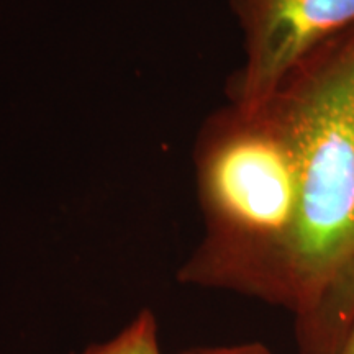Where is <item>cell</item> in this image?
Segmentation results:
<instances>
[{
  "label": "cell",
  "mask_w": 354,
  "mask_h": 354,
  "mask_svg": "<svg viewBox=\"0 0 354 354\" xmlns=\"http://www.w3.org/2000/svg\"><path fill=\"white\" fill-rule=\"evenodd\" d=\"M268 100L299 165L297 216L271 305L294 315L299 354H336V305L354 266V26L310 53Z\"/></svg>",
  "instance_id": "obj_1"
},
{
  "label": "cell",
  "mask_w": 354,
  "mask_h": 354,
  "mask_svg": "<svg viewBox=\"0 0 354 354\" xmlns=\"http://www.w3.org/2000/svg\"><path fill=\"white\" fill-rule=\"evenodd\" d=\"M203 238L177 281L272 302L299 209V165L276 105L228 104L203 123L194 149Z\"/></svg>",
  "instance_id": "obj_2"
},
{
  "label": "cell",
  "mask_w": 354,
  "mask_h": 354,
  "mask_svg": "<svg viewBox=\"0 0 354 354\" xmlns=\"http://www.w3.org/2000/svg\"><path fill=\"white\" fill-rule=\"evenodd\" d=\"M243 37V64L227 84L228 102L256 109L287 74L354 26V0H230Z\"/></svg>",
  "instance_id": "obj_3"
},
{
  "label": "cell",
  "mask_w": 354,
  "mask_h": 354,
  "mask_svg": "<svg viewBox=\"0 0 354 354\" xmlns=\"http://www.w3.org/2000/svg\"><path fill=\"white\" fill-rule=\"evenodd\" d=\"M73 354H162L156 313L143 308L107 342L94 343Z\"/></svg>",
  "instance_id": "obj_4"
},
{
  "label": "cell",
  "mask_w": 354,
  "mask_h": 354,
  "mask_svg": "<svg viewBox=\"0 0 354 354\" xmlns=\"http://www.w3.org/2000/svg\"><path fill=\"white\" fill-rule=\"evenodd\" d=\"M354 322V266L349 272V277L344 284L342 295H339L338 305L335 312V333L338 338L339 348L346 338L349 328Z\"/></svg>",
  "instance_id": "obj_5"
},
{
  "label": "cell",
  "mask_w": 354,
  "mask_h": 354,
  "mask_svg": "<svg viewBox=\"0 0 354 354\" xmlns=\"http://www.w3.org/2000/svg\"><path fill=\"white\" fill-rule=\"evenodd\" d=\"M174 354H274L266 344L259 342L232 344V346H197L183 349Z\"/></svg>",
  "instance_id": "obj_6"
},
{
  "label": "cell",
  "mask_w": 354,
  "mask_h": 354,
  "mask_svg": "<svg viewBox=\"0 0 354 354\" xmlns=\"http://www.w3.org/2000/svg\"><path fill=\"white\" fill-rule=\"evenodd\" d=\"M336 354H354V322H353L351 328H349V331H348L346 338H344L342 348L338 349V353Z\"/></svg>",
  "instance_id": "obj_7"
}]
</instances>
